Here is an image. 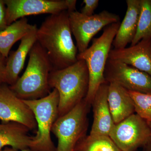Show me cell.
<instances>
[{"mask_svg":"<svg viewBox=\"0 0 151 151\" xmlns=\"http://www.w3.org/2000/svg\"><path fill=\"white\" fill-rule=\"evenodd\" d=\"M144 147V151H151V137Z\"/></svg>","mask_w":151,"mask_h":151,"instance_id":"obj_26","label":"cell"},{"mask_svg":"<svg viewBox=\"0 0 151 151\" xmlns=\"http://www.w3.org/2000/svg\"><path fill=\"white\" fill-rule=\"evenodd\" d=\"M37 41L46 51L53 70L63 69L78 60L67 11L45 19L37 29Z\"/></svg>","mask_w":151,"mask_h":151,"instance_id":"obj_1","label":"cell"},{"mask_svg":"<svg viewBox=\"0 0 151 151\" xmlns=\"http://www.w3.org/2000/svg\"><path fill=\"white\" fill-rule=\"evenodd\" d=\"M68 13L70 29L76 41L78 53L88 48L92 38L102 29L120 22L118 15L106 10L91 16L84 15L77 11Z\"/></svg>","mask_w":151,"mask_h":151,"instance_id":"obj_7","label":"cell"},{"mask_svg":"<svg viewBox=\"0 0 151 151\" xmlns=\"http://www.w3.org/2000/svg\"><path fill=\"white\" fill-rule=\"evenodd\" d=\"M147 122L148 124L149 127H150V129L151 131V122Z\"/></svg>","mask_w":151,"mask_h":151,"instance_id":"obj_28","label":"cell"},{"mask_svg":"<svg viewBox=\"0 0 151 151\" xmlns=\"http://www.w3.org/2000/svg\"><path fill=\"white\" fill-rule=\"evenodd\" d=\"M30 130L17 122L0 124V150L6 147L18 151L30 149L32 140L28 134Z\"/></svg>","mask_w":151,"mask_h":151,"instance_id":"obj_17","label":"cell"},{"mask_svg":"<svg viewBox=\"0 0 151 151\" xmlns=\"http://www.w3.org/2000/svg\"><path fill=\"white\" fill-rule=\"evenodd\" d=\"M108 100L111 116L115 124L135 113V107L128 90L116 83H109Z\"/></svg>","mask_w":151,"mask_h":151,"instance_id":"obj_15","label":"cell"},{"mask_svg":"<svg viewBox=\"0 0 151 151\" xmlns=\"http://www.w3.org/2000/svg\"><path fill=\"white\" fill-rule=\"evenodd\" d=\"M37 27L22 38L18 48L10 52L7 58L5 83L13 85L19 78V74L24 66L25 60L37 42Z\"/></svg>","mask_w":151,"mask_h":151,"instance_id":"obj_14","label":"cell"},{"mask_svg":"<svg viewBox=\"0 0 151 151\" xmlns=\"http://www.w3.org/2000/svg\"><path fill=\"white\" fill-rule=\"evenodd\" d=\"M134 105L135 113L147 122H151V92L128 91Z\"/></svg>","mask_w":151,"mask_h":151,"instance_id":"obj_21","label":"cell"},{"mask_svg":"<svg viewBox=\"0 0 151 151\" xmlns=\"http://www.w3.org/2000/svg\"><path fill=\"white\" fill-rule=\"evenodd\" d=\"M27 67L11 89L22 100H37L51 91L50 74L53 70L46 51L37 41L30 51Z\"/></svg>","mask_w":151,"mask_h":151,"instance_id":"obj_3","label":"cell"},{"mask_svg":"<svg viewBox=\"0 0 151 151\" xmlns=\"http://www.w3.org/2000/svg\"><path fill=\"white\" fill-rule=\"evenodd\" d=\"M8 25L26 16L68 10L66 0H4Z\"/></svg>","mask_w":151,"mask_h":151,"instance_id":"obj_11","label":"cell"},{"mask_svg":"<svg viewBox=\"0 0 151 151\" xmlns=\"http://www.w3.org/2000/svg\"><path fill=\"white\" fill-rule=\"evenodd\" d=\"M99 2L98 0H84V6L81 9L80 12L87 16L93 15L94 11L98 6Z\"/></svg>","mask_w":151,"mask_h":151,"instance_id":"obj_22","label":"cell"},{"mask_svg":"<svg viewBox=\"0 0 151 151\" xmlns=\"http://www.w3.org/2000/svg\"><path fill=\"white\" fill-rule=\"evenodd\" d=\"M147 39H151V0H141L137 29L131 46Z\"/></svg>","mask_w":151,"mask_h":151,"instance_id":"obj_20","label":"cell"},{"mask_svg":"<svg viewBox=\"0 0 151 151\" xmlns=\"http://www.w3.org/2000/svg\"><path fill=\"white\" fill-rule=\"evenodd\" d=\"M107 83H116L128 91L151 92V76L129 65L108 58L104 72Z\"/></svg>","mask_w":151,"mask_h":151,"instance_id":"obj_9","label":"cell"},{"mask_svg":"<svg viewBox=\"0 0 151 151\" xmlns=\"http://www.w3.org/2000/svg\"><path fill=\"white\" fill-rule=\"evenodd\" d=\"M32 111L37 124L36 134L32 137V151H56L52 140V128L58 117L59 97L53 89L45 97L34 100H23Z\"/></svg>","mask_w":151,"mask_h":151,"instance_id":"obj_5","label":"cell"},{"mask_svg":"<svg viewBox=\"0 0 151 151\" xmlns=\"http://www.w3.org/2000/svg\"><path fill=\"white\" fill-rule=\"evenodd\" d=\"M67 2L68 10V12L76 11V4L77 1L76 0H66Z\"/></svg>","mask_w":151,"mask_h":151,"instance_id":"obj_25","label":"cell"},{"mask_svg":"<svg viewBox=\"0 0 151 151\" xmlns=\"http://www.w3.org/2000/svg\"><path fill=\"white\" fill-rule=\"evenodd\" d=\"M36 28V25L29 24L26 17L8 26L0 32V53L7 58L14 44Z\"/></svg>","mask_w":151,"mask_h":151,"instance_id":"obj_18","label":"cell"},{"mask_svg":"<svg viewBox=\"0 0 151 151\" xmlns=\"http://www.w3.org/2000/svg\"><path fill=\"white\" fill-rule=\"evenodd\" d=\"M109 137L122 151H135L151 137L147 122L136 113L115 124Z\"/></svg>","mask_w":151,"mask_h":151,"instance_id":"obj_8","label":"cell"},{"mask_svg":"<svg viewBox=\"0 0 151 151\" xmlns=\"http://www.w3.org/2000/svg\"><path fill=\"white\" fill-rule=\"evenodd\" d=\"M6 20V8L4 0H0V32L8 26Z\"/></svg>","mask_w":151,"mask_h":151,"instance_id":"obj_23","label":"cell"},{"mask_svg":"<svg viewBox=\"0 0 151 151\" xmlns=\"http://www.w3.org/2000/svg\"><path fill=\"white\" fill-rule=\"evenodd\" d=\"M7 58L0 53V86L5 83Z\"/></svg>","mask_w":151,"mask_h":151,"instance_id":"obj_24","label":"cell"},{"mask_svg":"<svg viewBox=\"0 0 151 151\" xmlns=\"http://www.w3.org/2000/svg\"><path fill=\"white\" fill-rule=\"evenodd\" d=\"M108 58L124 63L151 76V39L142 40L129 47L111 50Z\"/></svg>","mask_w":151,"mask_h":151,"instance_id":"obj_12","label":"cell"},{"mask_svg":"<svg viewBox=\"0 0 151 151\" xmlns=\"http://www.w3.org/2000/svg\"><path fill=\"white\" fill-rule=\"evenodd\" d=\"M74 151H122L108 136L89 135L82 139Z\"/></svg>","mask_w":151,"mask_h":151,"instance_id":"obj_19","label":"cell"},{"mask_svg":"<svg viewBox=\"0 0 151 151\" xmlns=\"http://www.w3.org/2000/svg\"><path fill=\"white\" fill-rule=\"evenodd\" d=\"M89 83L88 68L83 60H78L63 69L52 70L49 84L59 94L58 117L66 114L85 99Z\"/></svg>","mask_w":151,"mask_h":151,"instance_id":"obj_2","label":"cell"},{"mask_svg":"<svg viewBox=\"0 0 151 151\" xmlns=\"http://www.w3.org/2000/svg\"><path fill=\"white\" fill-rule=\"evenodd\" d=\"M0 120L2 123L17 122L30 130L37 129L32 111L5 83L0 86Z\"/></svg>","mask_w":151,"mask_h":151,"instance_id":"obj_10","label":"cell"},{"mask_svg":"<svg viewBox=\"0 0 151 151\" xmlns=\"http://www.w3.org/2000/svg\"><path fill=\"white\" fill-rule=\"evenodd\" d=\"M0 151H32L29 149H26V150H23L18 151L16 150H14L12 148H11L7 147H6L4 149H3V150H1Z\"/></svg>","mask_w":151,"mask_h":151,"instance_id":"obj_27","label":"cell"},{"mask_svg":"<svg viewBox=\"0 0 151 151\" xmlns=\"http://www.w3.org/2000/svg\"><path fill=\"white\" fill-rule=\"evenodd\" d=\"M109 83H103L97 90L92 102L94 119L89 135L109 137L115 124L108 105Z\"/></svg>","mask_w":151,"mask_h":151,"instance_id":"obj_13","label":"cell"},{"mask_svg":"<svg viewBox=\"0 0 151 151\" xmlns=\"http://www.w3.org/2000/svg\"><path fill=\"white\" fill-rule=\"evenodd\" d=\"M89 107L84 99L57 119L51 130L58 139L56 151H74L78 143L86 137Z\"/></svg>","mask_w":151,"mask_h":151,"instance_id":"obj_6","label":"cell"},{"mask_svg":"<svg viewBox=\"0 0 151 151\" xmlns=\"http://www.w3.org/2000/svg\"><path fill=\"white\" fill-rule=\"evenodd\" d=\"M121 23L109 25L100 37L93 40L92 45L83 52L78 53L77 60L86 63L89 76V89L84 100L92 105L95 94L100 85L106 82L104 72L113 40Z\"/></svg>","mask_w":151,"mask_h":151,"instance_id":"obj_4","label":"cell"},{"mask_svg":"<svg viewBox=\"0 0 151 151\" xmlns=\"http://www.w3.org/2000/svg\"><path fill=\"white\" fill-rule=\"evenodd\" d=\"M126 15L120 26L113 45L116 49L125 48L132 43L137 29L141 9V0H127Z\"/></svg>","mask_w":151,"mask_h":151,"instance_id":"obj_16","label":"cell"}]
</instances>
